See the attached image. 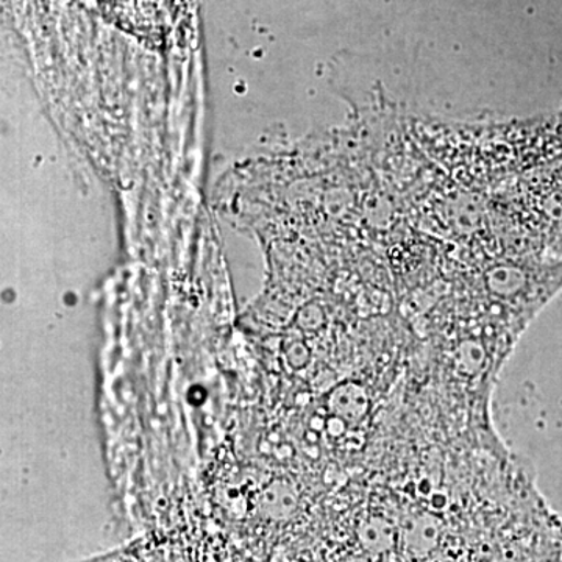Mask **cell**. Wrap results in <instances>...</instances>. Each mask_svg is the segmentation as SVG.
Instances as JSON below:
<instances>
[{
  "mask_svg": "<svg viewBox=\"0 0 562 562\" xmlns=\"http://www.w3.org/2000/svg\"><path fill=\"white\" fill-rule=\"evenodd\" d=\"M265 506L266 512L277 517V519H281V517L294 512L295 497L286 487H280V490H273V492L266 494Z\"/></svg>",
  "mask_w": 562,
  "mask_h": 562,
  "instance_id": "cell-3",
  "label": "cell"
},
{
  "mask_svg": "<svg viewBox=\"0 0 562 562\" xmlns=\"http://www.w3.org/2000/svg\"><path fill=\"white\" fill-rule=\"evenodd\" d=\"M342 562H369V561L366 560V558L355 557V558H349V560H346V561H342Z\"/></svg>",
  "mask_w": 562,
  "mask_h": 562,
  "instance_id": "cell-4",
  "label": "cell"
},
{
  "mask_svg": "<svg viewBox=\"0 0 562 562\" xmlns=\"http://www.w3.org/2000/svg\"><path fill=\"white\" fill-rule=\"evenodd\" d=\"M439 532L441 528L436 519L430 516H417L406 524L403 541L409 553L420 557V554L430 553L438 546Z\"/></svg>",
  "mask_w": 562,
  "mask_h": 562,
  "instance_id": "cell-1",
  "label": "cell"
},
{
  "mask_svg": "<svg viewBox=\"0 0 562 562\" xmlns=\"http://www.w3.org/2000/svg\"><path fill=\"white\" fill-rule=\"evenodd\" d=\"M360 539L362 547L368 552L383 553L391 549L392 542H394V531L386 520L372 519L362 525Z\"/></svg>",
  "mask_w": 562,
  "mask_h": 562,
  "instance_id": "cell-2",
  "label": "cell"
}]
</instances>
